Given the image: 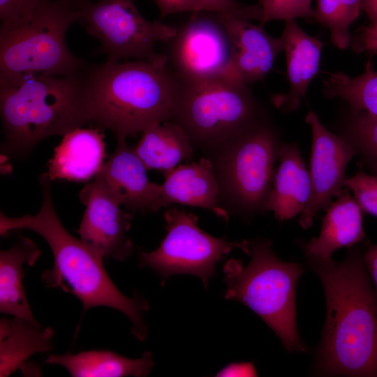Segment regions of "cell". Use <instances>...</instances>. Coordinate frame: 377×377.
<instances>
[{
	"instance_id": "obj_1",
	"label": "cell",
	"mask_w": 377,
	"mask_h": 377,
	"mask_svg": "<svg viewBox=\"0 0 377 377\" xmlns=\"http://www.w3.org/2000/svg\"><path fill=\"white\" fill-rule=\"evenodd\" d=\"M306 260L322 282L326 300L317 373L377 377V295L363 255L351 247L339 262Z\"/></svg>"
},
{
	"instance_id": "obj_2",
	"label": "cell",
	"mask_w": 377,
	"mask_h": 377,
	"mask_svg": "<svg viewBox=\"0 0 377 377\" xmlns=\"http://www.w3.org/2000/svg\"><path fill=\"white\" fill-rule=\"evenodd\" d=\"M39 180L43 198L38 212L20 218L8 217L1 212V235L19 229L38 233L49 245L54 258L52 267L42 273L44 284L73 294L81 302L83 313L96 306L121 311L131 320L133 334L144 341L148 332L144 318L149 309L148 302L141 296L130 298L121 293L106 272L104 261L63 226L52 200V180L45 173Z\"/></svg>"
},
{
	"instance_id": "obj_3",
	"label": "cell",
	"mask_w": 377,
	"mask_h": 377,
	"mask_svg": "<svg viewBox=\"0 0 377 377\" xmlns=\"http://www.w3.org/2000/svg\"><path fill=\"white\" fill-rule=\"evenodd\" d=\"M168 64L162 54L154 61H106L87 68L93 122L126 139L172 121L179 80Z\"/></svg>"
},
{
	"instance_id": "obj_4",
	"label": "cell",
	"mask_w": 377,
	"mask_h": 377,
	"mask_svg": "<svg viewBox=\"0 0 377 377\" xmlns=\"http://www.w3.org/2000/svg\"><path fill=\"white\" fill-rule=\"evenodd\" d=\"M0 112L9 155L29 153L42 140L93 122L85 75L34 77L0 85Z\"/></svg>"
},
{
	"instance_id": "obj_5",
	"label": "cell",
	"mask_w": 377,
	"mask_h": 377,
	"mask_svg": "<svg viewBox=\"0 0 377 377\" xmlns=\"http://www.w3.org/2000/svg\"><path fill=\"white\" fill-rule=\"evenodd\" d=\"M246 254L251 259L246 266L236 259L224 265L225 298L238 301L258 315L288 351H305L296 323L295 290L302 266L279 259L266 239L248 241Z\"/></svg>"
},
{
	"instance_id": "obj_6",
	"label": "cell",
	"mask_w": 377,
	"mask_h": 377,
	"mask_svg": "<svg viewBox=\"0 0 377 377\" xmlns=\"http://www.w3.org/2000/svg\"><path fill=\"white\" fill-rule=\"evenodd\" d=\"M77 21L80 6L68 0H52L27 22L0 31V85L81 73L84 62L69 50L66 40L68 28Z\"/></svg>"
},
{
	"instance_id": "obj_7",
	"label": "cell",
	"mask_w": 377,
	"mask_h": 377,
	"mask_svg": "<svg viewBox=\"0 0 377 377\" xmlns=\"http://www.w3.org/2000/svg\"><path fill=\"white\" fill-rule=\"evenodd\" d=\"M281 143L263 119L211 152L219 202L228 214L250 216L266 212Z\"/></svg>"
},
{
	"instance_id": "obj_8",
	"label": "cell",
	"mask_w": 377,
	"mask_h": 377,
	"mask_svg": "<svg viewBox=\"0 0 377 377\" xmlns=\"http://www.w3.org/2000/svg\"><path fill=\"white\" fill-rule=\"evenodd\" d=\"M179 80L172 121L207 154L262 119L247 84L228 77Z\"/></svg>"
},
{
	"instance_id": "obj_9",
	"label": "cell",
	"mask_w": 377,
	"mask_h": 377,
	"mask_svg": "<svg viewBox=\"0 0 377 377\" xmlns=\"http://www.w3.org/2000/svg\"><path fill=\"white\" fill-rule=\"evenodd\" d=\"M167 235L154 251H141L139 265L154 269L161 285L172 275L186 274L200 277L204 286L215 272L216 264L233 249L247 253L248 241L228 242L202 231L197 215L175 206L164 212Z\"/></svg>"
},
{
	"instance_id": "obj_10",
	"label": "cell",
	"mask_w": 377,
	"mask_h": 377,
	"mask_svg": "<svg viewBox=\"0 0 377 377\" xmlns=\"http://www.w3.org/2000/svg\"><path fill=\"white\" fill-rule=\"evenodd\" d=\"M80 21L87 31L101 43L98 52L108 61L122 59L154 61L162 54L154 52L158 42H170L177 29L142 17L134 0H98L80 6Z\"/></svg>"
},
{
	"instance_id": "obj_11",
	"label": "cell",
	"mask_w": 377,
	"mask_h": 377,
	"mask_svg": "<svg viewBox=\"0 0 377 377\" xmlns=\"http://www.w3.org/2000/svg\"><path fill=\"white\" fill-rule=\"evenodd\" d=\"M171 39L168 62L183 80L230 77V45L226 30L216 16L193 13Z\"/></svg>"
},
{
	"instance_id": "obj_12",
	"label": "cell",
	"mask_w": 377,
	"mask_h": 377,
	"mask_svg": "<svg viewBox=\"0 0 377 377\" xmlns=\"http://www.w3.org/2000/svg\"><path fill=\"white\" fill-rule=\"evenodd\" d=\"M305 121L312 138L309 171L311 193L299 222L307 229L316 215L322 209L326 210L332 198L346 187L347 165L356 151L343 136L329 131L313 111L308 112Z\"/></svg>"
},
{
	"instance_id": "obj_13",
	"label": "cell",
	"mask_w": 377,
	"mask_h": 377,
	"mask_svg": "<svg viewBox=\"0 0 377 377\" xmlns=\"http://www.w3.org/2000/svg\"><path fill=\"white\" fill-rule=\"evenodd\" d=\"M79 197L85 206L77 231L80 239L103 261L127 258L133 249L128 235L132 215L121 209V205L98 175L85 185Z\"/></svg>"
},
{
	"instance_id": "obj_14",
	"label": "cell",
	"mask_w": 377,
	"mask_h": 377,
	"mask_svg": "<svg viewBox=\"0 0 377 377\" xmlns=\"http://www.w3.org/2000/svg\"><path fill=\"white\" fill-rule=\"evenodd\" d=\"M230 45V77L245 84L260 80L284 49L282 37L269 35L263 25L226 13H216Z\"/></svg>"
},
{
	"instance_id": "obj_15",
	"label": "cell",
	"mask_w": 377,
	"mask_h": 377,
	"mask_svg": "<svg viewBox=\"0 0 377 377\" xmlns=\"http://www.w3.org/2000/svg\"><path fill=\"white\" fill-rule=\"evenodd\" d=\"M144 163L126 139H117L113 154L96 175L121 205L132 211L156 212L160 184L151 182Z\"/></svg>"
},
{
	"instance_id": "obj_16",
	"label": "cell",
	"mask_w": 377,
	"mask_h": 377,
	"mask_svg": "<svg viewBox=\"0 0 377 377\" xmlns=\"http://www.w3.org/2000/svg\"><path fill=\"white\" fill-rule=\"evenodd\" d=\"M163 175L165 181L159 187L158 210L179 204L209 209L228 221V214L219 205V187L208 157L179 164Z\"/></svg>"
},
{
	"instance_id": "obj_17",
	"label": "cell",
	"mask_w": 377,
	"mask_h": 377,
	"mask_svg": "<svg viewBox=\"0 0 377 377\" xmlns=\"http://www.w3.org/2000/svg\"><path fill=\"white\" fill-rule=\"evenodd\" d=\"M287 62L289 89L274 95L272 102L284 112L296 110L320 66L323 42L306 34L295 20L285 21L282 35Z\"/></svg>"
},
{
	"instance_id": "obj_18",
	"label": "cell",
	"mask_w": 377,
	"mask_h": 377,
	"mask_svg": "<svg viewBox=\"0 0 377 377\" xmlns=\"http://www.w3.org/2000/svg\"><path fill=\"white\" fill-rule=\"evenodd\" d=\"M278 159L265 210L273 212L276 219L283 221L304 210L310 196L311 182L297 144L281 143Z\"/></svg>"
},
{
	"instance_id": "obj_19",
	"label": "cell",
	"mask_w": 377,
	"mask_h": 377,
	"mask_svg": "<svg viewBox=\"0 0 377 377\" xmlns=\"http://www.w3.org/2000/svg\"><path fill=\"white\" fill-rule=\"evenodd\" d=\"M104 135L96 128H76L65 135L49 161L51 179L84 181L96 176L105 157Z\"/></svg>"
},
{
	"instance_id": "obj_20",
	"label": "cell",
	"mask_w": 377,
	"mask_h": 377,
	"mask_svg": "<svg viewBox=\"0 0 377 377\" xmlns=\"http://www.w3.org/2000/svg\"><path fill=\"white\" fill-rule=\"evenodd\" d=\"M325 211L319 236L303 245L306 258L329 260L336 250L351 248L365 238L362 211L347 188Z\"/></svg>"
},
{
	"instance_id": "obj_21",
	"label": "cell",
	"mask_w": 377,
	"mask_h": 377,
	"mask_svg": "<svg viewBox=\"0 0 377 377\" xmlns=\"http://www.w3.org/2000/svg\"><path fill=\"white\" fill-rule=\"evenodd\" d=\"M41 255L38 246L22 237L10 249L0 252V311L41 326L33 316L22 280L26 268Z\"/></svg>"
},
{
	"instance_id": "obj_22",
	"label": "cell",
	"mask_w": 377,
	"mask_h": 377,
	"mask_svg": "<svg viewBox=\"0 0 377 377\" xmlns=\"http://www.w3.org/2000/svg\"><path fill=\"white\" fill-rule=\"evenodd\" d=\"M45 363L59 365L74 377H142L154 366L152 354L148 351L139 358L130 359L110 350H98L48 354Z\"/></svg>"
},
{
	"instance_id": "obj_23",
	"label": "cell",
	"mask_w": 377,
	"mask_h": 377,
	"mask_svg": "<svg viewBox=\"0 0 377 377\" xmlns=\"http://www.w3.org/2000/svg\"><path fill=\"white\" fill-rule=\"evenodd\" d=\"M133 148L147 170L165 173L191 159L195 147L180 125L168 121L145 128Z\"/></svg>"
},
{
	"instance_id": "obj_24",
	"label": "cell",
	"mask_w": 377,
	"mask_h": 377,
	"mask_svg": "<svg viewBox=\"0 0 377 377\" xmlns=\"http://www.w3.org/2000/svg\"><path fill=\"white\" fill-rule=\"evenodd\" d=\"M54 330L15 317L0 320V376L21 368L33 355L52 349Z\"/></svg>"
},
{
	"instance_id": "obj_25",
	"label": "cell",
	"mask_w": 377,
	"mask_h": 377,
	"mask_svg": "<svg viewBox=\"0 0 377 377\" xmlns=\"http://www.w3.org/2000/svg\"><path fill=\"white\" fill-rule=\"evenodd\" d=\"M323 92L329 98L346 101L353 110L377 116V71L371 61L356 77L341 72L328 74L323 82Z\"/></svg>"
},
{
	"instance_id": "obj_26",
	"label": "cell",
	"mask_w": 377,
	"mask_h": 377,
	"mask_svg": "<svg viewBox=\"0 0 377 377\" xmlns=\"http://www.w3.org/2000/svg\"><path fill=\"white\" fill-rule=\"evenodd\" d=\"M362 8V0H317L312 19L330 29L337 48L346 50L351 39L350 26Z\"/></svg>"
},
{
	"instance_id": "obj_27",
	"label": "cell",
	"mask_w": 377,
	"mask_h": 377,
	"mask_svg": "<svg viewBox=\"0 0 377 377\" xmlns=\"http://www.w3.org/2000/svg\"><path fill=\"white\" fill-rule=\"evenodd\" d=\"M341 135L355 149L361 166L377 175V116L351 110Z\"/></svg>"
},
{
	"instance_id": "obj_28",
	"label": "cell",
	"mask_w": 377,
	"mask_h": 377,
	"mask_svg": "<svg viewBox=\"0 0 377 377\" xmlns=\"http://www.w3.org/2000/svg\"><path fill=\"white\" fill-rule=\"evenodd\" d=\"M263 17L260 24L272 20H293L312 18L311 0H259Z\"/></svg>"
},
{
	"instance_id": "obj_29",
	"label": "cell",
	"mask_w": 377,
	"mask_h": 377,
	"mask_svg": "<svg viewBox=\"0 0 377 377\" xmlns=\"http://www.w3.org/2000/svg\"><path fill=\"white\" fill-rule=\"evenodd\" d=\"M346 187L349 188L362 212L377 217V175L359 170L347 177Z\"/></svg>"
},
{
	"instance_id": "obj_30",
	"label": "cell",
	"mask_w": 377,
	"mask_h": 377,
	"mask_svg": "<svg viewBox=\"0 0 377 377\" xmlns=\"http://www.w3.org/2000/svg\"><path fill=\"white\" fill-rule=\"evenodd\" d=\"M52 0H0V31L14 29L27 22Z\"/></svg>"
},
{
	"instance_id": "obj_31",
	"label": "cell",
	"mask_w": 377,
	"mask_h": 377,
	"mask_svg": "<svg viewBox=\"0 0 377 377\" xmlns=\"http://www.w3.org/2000/svg\"><path fill=\"white\" fill-rule=\"evenodd\" d=\"M161 17L181 12H210L226 13L220 5L212 0H154Z\"/></svg>"
},
{
	"instance_id": "obj_32",
	"label": "cell",
	"mask_w": 377,
	"mask_h": 377,
	"mask_svg": "<svg viewBox=\"0 0 377 377\" xmlns=\"http://www.w3.org/2000/svg\"><path fill=\"white\" fill-rule=\"evenodd\" d=\"M226 11V14L246 20H262L263 12L259 4L245 5L236 0H212Z\"/></svg>"
},
{
	"instance_id": "obj_33",
	"label": "cell",
	"mask_w": 377,
	"mask_h": 377,
	"mask_svg": "<svg viewBox=\"0 0 377 377\" xmlns=\"http://www.w3.org/2000/svg\"><path fill=\"white\" fill-rule=\"evenodd\" d=\"M356 51H369L374 53L377 48V23L364 27L358 36Z\"/></svg>"
},
{
	"instance_id": "obj_34",
	"label": "cell",
	"mask_w": 377,
	"mask_h": 377,
	"mask_svg": "<svg viewBox=\"0 0 377 377\" xmlns=\"http://www.w3.org/2000/svg\"><path fill=\"white\" fill-rule=\"evenodd\" d=\"M257 372L252 363H232L217 373L216 376H256Z\"/></svg>"
},
{
	"instance_id": "obj_35",
	"label": "cell",
	"mask_w": 377,
	"mask_h": 377,
	"mask_svg": "<svg viewBox=\"0 0 377 377\" xmlns=\"http://www.w3.org/2000/svg\"><path fill=\"white\" fill-rule=\"evenodd\" d=\"M363 258L377 295V244L370 246L363 253Z\"/></svg>"
},
{
	"instance_id": "obj_36",
	"label": "cell",
	"mask_w": 377,
	"mask_h": 377,
	"mask_svg": "<svg viewBox=\"0 0 377 377\" xmlns=\"http://www.w3.org/2000/svg\"><path fill=\"white\" fill-rule=\"evenodd\" d=\"M363 10L370 19L371 24L377 23V0H362Z\"/></svg>"
},
{
	"instance_id": "obj_37",
	"label": "cell",
	"mask_w": 377,
	"mask_h": 377,
	"mask_svg": "<svg viewBox=\"0 0 377 377\" xmlns=\"http://www.w3.org/2000/svg\"><path fill=\"white\" fill-rule=\"evenodd\" d=\"M70 2L80 6L81 4H82L84 2H87V0H68Z\"/></svg>"
},
{
	"instance_id": "obj_38",
	"label": "cell",
	"mask_w": 377,
	"mask_h": 377,
	"mask_svg": "<svg viewBox=\"0 0 377 377\" xmlns=\"http://www.w3.org/2000/svg\"><path fill=\"white\" fill-rule=\"evenodd\" d=\"M374 53H377V48H376V51L374 52Z\"/></svg>"
}]
</instances>
